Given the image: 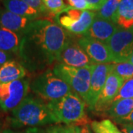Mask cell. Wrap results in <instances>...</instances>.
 <instances>
[{
	"label": "cell",
	"instance_id": "cell-16",
	"mask_svg": "<svg viewBox=\"0 0 133 133\" xmlns=\"http://www.w3.org/2000/svg\"><path fill=\"white\" fill-rule=\"evenodd\" d=\"M22 34L0 26V50L9 53H19Z\"/></svg>",
	"mask_w": 133,
	"mask_h": 133
},
{
	"label": "cell",
	"instance_id": "cell-4",
	"mask_svg": "<svg viewBox=\"0 0 133 133\" xmlns=\"http://www.w3.org/2000/svg\"><path fill=\"white\" fill-rule=\"evenodd\" d=\"M30 90L47 102L60 99L73 92L66 82L50 70L36 76L30 83Z\"/></svg>",
	"mask_w": 133,
	"mask_h": 133
},
{
	"label": "cell",
	"instance_id": "cell-32",
	"mask_svg": "<svg viewBox=\"0 0 133 133\" xmlns=\"http://www.w3.org/2000/svg\"><path fill=\"white\" fill-rule=\"evenodd\" d=\"M76 131L77 133H92L88 125H84L82 127H76Z\"/></svg>",
	"mask_w": 133,
	"mask_h": 133
},
{
	"label": "cell",
	"instance_id": "cell-35",
	"mask_svg": "<svg viewBox=\"0 0 133 133\" xmlns=\"http://www.w3.org/2000/svg\"><path fill=\"white\" fill-rule=\"evenodd\" d=\"M129 62H131V63L133 64V54H132V56H131V58H130V59H129Z\"/></svg>",
	"mask_w": 133,
	"mask_h": 133
},
{
	"label": "cell",
	"instance_id": "cell-17",
	"mask_svg": "<svg viewBox=\"0 0 133 133\" xmlns=\"http://www.w3.org/2000/svg\"><path fill=\"white\" fill-rule=\"evenodd\" d=\"M5 9L15 14L19 15L31 20H36L41 16L37 10L34 9L22 0H2Z\"/></svg>",
	"mask_w": 133,
	"mask_h": 133
},
{
	"label": "cell",
	"instance_id": "cell-22",
	"mask_svg": "<svg viewBox=\"0 0 133 133\" xmlns=\"http://www.w3.org/2000/svg\"><path fill=\"white\" fill-rule=\"evenodd\" d=\"M111 72L122 78L124 81L133 78V64L129 62L112 63Z\"/></svg>",
	"mask_w": 133,
	"mask_h": 133
},
{
	"label": "cell",
	"instance_id": "cell-28",
	"mask_svg": "<svg viewBox=\"0 0 133 133\" xmlns=\"http://www.w3.org/2000/svg\"><path fill=\"white\" fill-rule=\"evenodd\" d=\"M11 54L12 53H9L0 50V66L5 64L6 62L12 60Z\"/></svg>",
	"mask_w": 133,
	"mask_h": 133
},
{
	"label": "cell",
	"instance_id": "cell-31",
	"mask_svg": "<svg viewBox=\"0 0 133 133\" xmlns=\"http://www.w3.org/2000/svg\"><path fill=\"white\" fill-rule=\"evenodd\" d=\"M123 133H133V124H120Z\"/></svg>",
	"mask_w": 133,
	"mask_h": 133
},
{
	"label": "cell",
	"instance_id": "cell-23",
	"mask_svg": "<svg viewBox=\"0 0 133 133\" xmlns=\"http://www.w3.org/2000/svg\"><path fill=\"white\" fill-rule=\"evenodd\" d=\"M127 98H133V78L124 81L113 102Z\"/></svg>",
	"mask_w": 133,
	"mask_h": 133
},
{
	"label": "cell",
	"instance_id": "cell-6",
	"mask_svg": "<svg viewBox=\"0 0 133 133\" xmlns=\"http://www.w3.org/2000/svg\"><path fill=\"white\" fill-rule=\"evenodd\" d=\"M96 14L92 10H81L70 6L55 16L56 22L70 33L84 36L90 28Z\"/></svg>",
	"mask_w": 133,
	"mask_h": 133
},
{
	"label": "cell",
	"instance_id": "cell-20",
	"mask_svg": "<svg viewBox=\"0 0 133 133\" xmlns=\"http://www.w3.org/2000/svg\"><path fill=\"white\" fill-rule=\"evenodd\" d=\"M121 2V0H107L104 5L95 12L96 16L115 23L116 13Z\"/></svg>",
	"mask_w": 133,
	"mask_h": 133
},
{
	"label": "cell",
	"instance_id": "cell-1",
	"mask_svg": "<svg viewBox=\"0 0 133 133\" xmlns=\"http://www.w3.org/2000/svg\"><path fill=\"white\" fill-rule=\"evenodd\" d=\"M69 41L64 29L48 19L33 21L22 35L19 56L21 64L32 71L43 70L57 62Z\"/></svg>",
	"mask_w": 133,
	"mask_h": 133
},
{
	"label": "cell",
	"instance_id": "cell-14",
	"mask_svg": "<svg viewBox=\"0 0 133 133\" xmlns=\"http://www.w3.org/2000/svg\"><path fill=\"white\" fill-rule=\"evenodd\" d=\"M33 21L34 20L15 14L5 8L0 9V26L16 33L22 35Z\"/></svg>",
	"mask_w": 133,
	"mask_h": 133
},
{
	"label": "cell",
	"instance_id": "cell-15",
	"mask_svg": "<svg viewBox=\"0 0 133 133\" xmlns=\"http://www.w3.org/2000/svg\"><path fill=\"white\" fill-rule=\"evenodd\" d=\"M27 70L20 62L11 60L0 66V84L24 78Z\"/></svg>",
	"mask_w": 133,
	"mask_h": 133
},
{
	"label": "cell",
	"instance_id": "cell-5",
	"mask_svg": "<svg viewBox=\"0 0 133 133\" xmlns=\"http://www.w3.org/2000/svg\"><path fill=\"white\" fill-rule=\"evenodd\" d=\"M93 65L77 68L58 63L53 67L52 71L58 77L66 82L72 90L79 95L86 103L90 90Z\"/></svg>",
	"mask_w": 133,
	"mask_h": 133
},
{
	"label": "cell",
	"instance_id": "cell-8",
	"mask_svg": "<svg viewBox=\"0 0 133 133\" xmlns=\"http://www.w3.org/2000/svg\"><path fill=\"white\" fill-rule=\"evenodd\" d=\"M106 44L112 55L113 63L129 62L133 54V28H119Z\"/></svg>",
	"mask_w": 133,
	"mask_h": 133
},
{
	"label": "cell",
	"instance_id": "cell-27",
	"mask_svg": "<svg viewBox=\"0 0 133 133\" xmlns=\"http://www.w3.org/2000/svg\"><path fill=\"white\" fill-rule=\"evenodd\" d=\"M22 1L24 2L34 9L37 10L41 14H44L46 13H48V10L46 9L45 5L43 2V0H22Z\"/></svg>",
	"mask_w": 133,
	"mask_h": 133
},
{
	"label": "cell",
	"instance_id": "cell-26",
	"mask_svg": "<svg viewBox=\"0 0 133 133\" xmlns=\"http://www.w3.org/2000/svg\"><path fill=\"white\" fill-rule=\"evenodd\" d=\"M67 5L76 9L81 10H94L92 6L86 0H66Z\"/></svg>",
	"mask_w": 133,
	"mask_h": 133
},
{
	"label": "cell",
	"instance_id": "cell-11",
	"mask_svg": "<svg viewBox=\"0 0 133 133\" xmlns=\"http://www.w3.org/2000/svg\"><path fill=\"white\" fill-rule=\"evenodd\" d=\"M124 81L122 78L110 72L96 102L94 110L97 112H107Z\"/></svg>",
	"mask_w": 133,
	"mask_h": 133
},
{
	"label": "cell",
	"instance_id": "cell-34",
	"mask_svg": "<svg viewBox=\"0 0 133 133\" xmlns=\"http://www.w3.org/2000/svg\"><path fill=\"white\" fill-rule=\"evenodd\" d=\"M2 133H14L13 131H11V130H10V129H6V130H5L4 132Z\"/></svg>",
	"mask_w": 133,
	"mask_h": 133
},
{
	"label": "cell",
	"instance_id": "cell-3",
	"mask_svg": "<svg viewBox=\"0 0 133 133\" xmlns=\"http://www.w3.org/2000/svg\"><path fill=\"white\" fill-rule=\"evenodd\" d=\"M56 124L75 127L87 125L86 103L76 92H72L60 99L48 102Z\"/></svg>",
	"mask_w": 133,
	"mask_h": 133
},
{
	"label": "cell",
	"instance_id": "cell-9",
	"mask_svg": "<svg viewBox=\"0 0 133 133\" xmlns=\"http://www.w3.org/2000/svg\"><path fill=\"white\" fill-rule=\"evenodd\" d=\"M77 42L94 64L113 63L107 44L84 36H82Z\"/></svg>",
	"mask_w": 133,
	"mask_h": 133
},
{
	"label": "cell",
	"instance_id": "cell-12",
	"mask_svg": "<svg viewBox=\"0 0 133 133\" xmlns=\"http://www.w3.org/2000/svg\"><path fill=\"white\" fill-rule=\"evenodd\" d=\"M57 62L66 66L77 68L87 67L94 64L78 42H71L70 39L61 52Z\"/></svg>",
	"mask_w": 133,
	"mask_h": 133
},
{
	"label": "cell",
	"instance_id": "cell-29",
	"mask_svg": "<svg viewBox=\"0 0 133 133\" xmlns=\"http://www.w3.org/2000/svg\"><path fill=\"white\" fill-rule=\"evenodd\" d=\"M86 1L90 5L92 6V8H94V10L97 11L104 5L107 0H86Z\"/></svg>",
	"mask_w": 133,
	"mask_h": 133
},
{
	"label": "cell",
	"instance_id": "cell-19",
	"mask_svg": "<svg viewBox=\"0 0 133 133\" xmlns=\"http://www.w3.org/2000/svg\"><path fill=\"white\" fill-rule=\"evenodd\" d=\"M132 112L133 98L121 99L114 101L107 111L109 116L114 119V121L127 117Z\"/></svg>",
	"mask_w": 133,
	"mask_h": 133
},
{
	"label": "cell",
	"instance_id": "cell-33",
	"mask_svg": "<svg viewBox=\"0 0 133 133\" xmlns=\"http://www.w3.org/2000/svg\"><path fill=\"white\" fill-rule=\"evenodd\" d=\"M24 133H38V130L36 128H30L26 130Z\"/></svg>",
	"mask_w": 133,
	"mask_h": 133
},
{
	"label": "cell",
	"instance_id": "cell-2",
	"mask_svg": "<svg viewBox=\"0 0 133 133\" xmlns=\"http://www.w3.org/2000/svg\"><path fill=\"white\" fill-rule=\"evenodd\" d=\"M44 101L28 95L16 109L11 111V125L14 127H35L56 124L48 102Z\"/></svg>",
	"mask_w": 133,
	"mask_h": 133
},
{
	"label": "cell",
	"instance_id": "cell-7",
	"mask_svg": "<svg viewBox=\"0 0 133 133\" xmlns=\"http://www.w3.org/2000/svg\"><path fill=\"white\" fill-rule=\"evenodd\" d=\"M29 90L30 82L26 78L0 84V108L11 112L28 96Z\"/></svg>",
	"mask_w": 133,
	"mask_h": 133
},
{
	"label": "cell",
	"instance_id": "cell-18",
	"mask_svg": "<svg viewBox=\"0 0 133 133\" xmlns=\"http://www.w3.org/2000/svg\"><path fill=\"white\" fill-rule=\"evenodd\" d=\"M115 23L121 28H133V0H121Z\"/></svg>",
	"mask_w": 133,
	"mask_h": 133
},
{
	"label": "cell",
	"instance_id": "cell-21",
	"mask_svg": "<svg viewBox=\"0 0 133 133\" xmlns=\"http://www.w3.org/2000/svg\"><path fill=\"white\" fill-rule=\"evenodd\" d=\"M90 127L94 133H123L109 119H104L98 121H94L91 123Z\"/></svg>",
	"mask_w": 133,
	"mask_h": 133
},
{
	"label": "cell",
	"instance_id": "cell-13",
	"mask_svg": "<svg viewBox=\"0 0 133 133\" xmlns=\"http://www.w3.org/2000/svg\"><path fill=\"white\" fill-rule=\"evenodd\" d=\"M118 28L116 24L95 16L90 28L84 36L106 44Z\"/></svg>",
	"mask_w": 133,
	"mask_h": 133
},
{
	"label": "cell",
	"instance_id": "cell-10",
	"mask_svg": "<svg viewBox=\"0 0 133 133\" xmlns=\"http://www.w3.org/2000/svg\"><path fill=\"white\" fill-rule=\"evenodd\" d=\"M112 70V63L94 64L91 76L90 87L86 104L91 110H94L96 102L104 87L107 78Z\"/></svg>",
	"mask_w": 133,
	"mask_h": 133
},
{
	"label": "cell",
	"instance_id": "cell-30",
	"mask_svg": "<svg viewBox=\"0 0 133 133\" xmlns=\"http://www.w3.org/2000/svg\"><path fill=\"white\" fill-rule=\"evenodd\" d=\"M115 121L118 124H133V112L132 113H130L129 115H127V117H124V118H122L115 120Z\"/></svg>",
	"mask_w": 133,
	"mask_h": 133
},
{
	"label": "cell",
	"instance_id": "cell-25",
	"mask_svg": "<svg viewBox=\"0 0 133 133\" xmlns=\"http://www.w3.org/2000/svg\"><path fill=\"white\" fill-rule=\"evenodd\" d=\"M46 133H77L76 127L70 125H56L48 128Z\"/></svg>",
	"mask_w": 133,
	"mask_h": 133
},
{
	"label": "cell",
	"instance_id": "cell-24",
	"mask_svg": "<svg viewBox=\"0 0 133 133\" xmlns=\"http://www.w3.org/2000/svg\"><path fill=\"white\" fill-rule=\"evenodd\" d=\"M43 2L48 13H50L54 16L69 7V5L64 3V0H43Z\"/></svg>",
	"mask_w": 133,
	"mask_h": 133
}]
</instances>
